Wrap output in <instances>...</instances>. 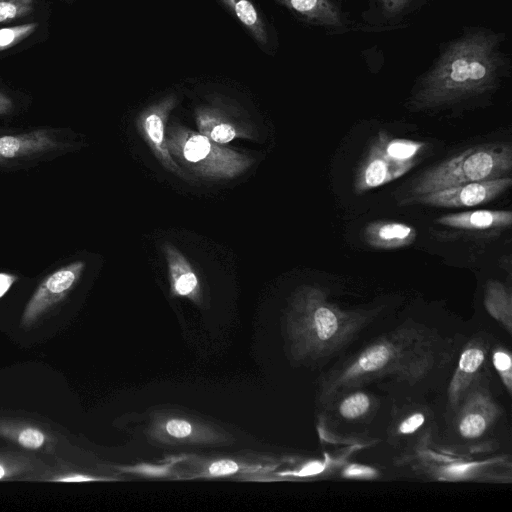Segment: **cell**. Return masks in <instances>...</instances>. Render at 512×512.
<instances>
[{"instance_id":"9c48e42d","label":"cell","mask_w":512,"mask_h":512,"mask_svg":"<svg viewBox=\"0 0 512 512\" xmlns=\"http://www.w3.org/2000/svg\"><path fill=\"white\" fill-rule=\"evenodd\" d=\"M414 166V161H400L389 156L379 134L367 156L361 163L355 178L358 193L379 187L405 174Z\"/></svg>"},{"instance_id":"277c9868","label":"cell","mask_w":512,"mask_h":512,"mask_svg":"<svg viewBox=\"0 0 512 512\" xmlns=\"http://www.w3.org/2000/svg\"><path fill=\"white\" fill-rule=\"evenodd\" d=\"M166 141L172 158L187 175L210 180L232 179L253 163L247 155L179 124L166 129Z\"/></svg>"},{"instance_id":"8fae6325","label":"cell","mask_w":512,"mask_h":512,"mask_svg":"<svg viewBox=\"0 0 512 512\" xmlns=\"http://www.w3.org/2000/svg\"><path fill=\"white\" fill-rule=\"evenodd\" d=\"M63 143L48 129H36L26 133H0V163L23 160L34 156L63 150Z\"/></svg>"},{"instance_id":"52a82bcc","label":"cell","mask_w":512,"mask_h":512,"mask_svg":"<svg viewBox=\"0 0 512 512\" xmlns=\"http://www.w3.org/2000/svg\"><path fill=\"white\" fill-rule=\"evenodd\" d=\"M510 176L465 183L436 190L423 195L405 198L402 204H422L436 207H472L497 198L511 187Z\"/></svg>"},{"instance_id":"d4e9b609","label":"cell","mask_w":512,"mask_h":512,"mask_svg":"<svg viewBox=\"0 0 512 512\" xmlns=\"http://www.w3.org/2000/svg\"><path fill=\"white\" fill-rule=\"evenodd\" d=\"M37 28V23H26L0 28V51L9 49L29 37Z\"/></svg>"},{"instance_id":"7402d4cb","label":"cell","mask_w":512,"mask_h":512,"mask_svg":"<svg viewBox=\"0 0 512 512\" xmlns=\"http://www.w3.org/2000/svg\"><path fill=\"white\" fill-rule=\"evenodd\" d=\"M382 143L385 152L392 158L400 161H412L424 147V144L406 139H388L382 134Z\"/></svg>"},{"instance_id":"9a60e30c","label":"cell","mask_w":512,"mask_h":512,"mask_svg":"<svg viewBox=\"0 0 512 512\" xmlns=\"http://www.w3.org/2000/svg\"><path fill=\"white\" fill-rule=\"evenodd\" d=\"M417 237L413 226L395 221H375L364 229L366 243L377 249H396L411 245Z\"/></svg>"},{"instance_id":"836d02e7","label":"cell","mask_w":512,"mask_h":512,"mask_svg":"<svg viewBox=\"0 0 512 512\" xmlns=\"http://www.w3.org/2000/svg\"><path fill=\"white\" fill-rule=\"evenodd\" d=\"M13 108L12 100L0 92V115L8 114Z\"/></svg>"},{"instance_id":"8992f818","label":"cell","mask_w":512,"mask_h":512,"mask_svg":"<svg viewBox=\"0 0 512 512\" xmlns=\"http://www.w3.org/2000/svg\"><path fill=\"white\" fill-rule=\"evenodd\" d=\"M84 268L83 261H74L44 278L23 310L21 327L31 328L63 302L80 280Z\"/></svg>"},{"instance_id":"ac0fdd59","label":"cell","mask_w":512,"mask_h":512,"mask_svg":"<svg viewBox=\"0 0 512 512\" xmlns=\"http://www.w3.org/2000/svg\"><path fill=\"white\" fill-rule=\"evenodd\" d=\"M48 470L38 458L15 451H0V480H37Z\"/></svg>"},{"instance_id":"e0dca14e","label":"cell","mask_w":512,"mask_h":512,"mask_svg":"<svg viewBox=\"0 0 512 512\" xmlns=\"http://www.w3.org/2000/svg\"><path fill=\"white\" fill-rule=\"evenodd\" d=\"M198 132L217 144H227L236 138L248 137L247 132L220 112L199 109L195 115Z\"/></svg>"},{"instance_id":"30bf717a","label":"cell","mask_w":512,"mask_h":512,"mask_svg":"<svg viewBox=\"0 0 512 512\" xmlns=\"http://www.w3.org/2000/svg\"><path fill=\"white\" fill-rule=\"evenodd\" d=\"M0 438L30 452L53 454L58 437L49 426L27 419L0 416Z\"/></svg>"},{"instance_id":"7c38bea8","label":"cell","mask_w":512,"mask_h":512,"mask_svg":"<svg viewBox=\"0 0 512 512\" xmlns=\"http://www.w3.org/2000/svg\"><path fill=\"white\" fill-rule=\"evenodd\" d=\"M167 263L170 291L173 296L184 297L193 303H202V290L199 278L188 259L173 245H163Z\"/></svg>"},{"instance_id":"ffe728a7","label":"cell","mask_w":512,"mask_h":512,"mask_svg":"<svg viewBox=\"0 0 512 512\" xmlns=\"http://www.w3.org/2000/svg\"><path fill=\"white\" fill-rule=\"evenodd\" d=\"M260 465L248 462H240L231 459H218L209 461H198L194 464L192 472L195 477H223L236 473L256 471Z\"/></svg>"},{"instance_id":"2e32d148","label":"cell","mask_w":512,"mask_h":512,"mask_svg":"<svg viewBox=\"0 0 512 512\" xmlns=\"http://www.w3.org/2000/svg\"><path fill=\"white\" fill-rule=\"evenodd\" d=\"M482 395L470 396L463 408L459 422V433L466 439H476L484 434L496 415V407Z\"/></svg>"},{"instance_id":"cb8c5ba5","label":"cell","mask_w":512,"mask_h":512,"mask_svg":"<svg viewBox=\"0 0 512 512\" xmlns=\"http://www.w3.org/2000/svg\"><path fill=\"white\" fill-rule=\"evenodd\" d=\"M38 481L75 483V482H98L110 481L111 478L92 475L74 470H62L49 472L48 470L37 478Z\"/></svg>"},{"instance_id":"d6986e66","label":"cell","mask_w":512,"mask_h":512,"mask_svg":"<svg viewBox=\"0 0 512 512\" xmlns=\"http://www.w3.org/2000/svg\"><path fill=\"white\" fill-rule=\"evenodd\" d=\"M485 307L487 311L499 321L511 324V293L510 290L501 282L491 280L487 283L485 289Z\"/></svg>"},{"instance_id":"6da1fadb","label":"cell","mask_w":512,"mask_h":512,"mask_svg":"<svg viewBox=\"0 0 512 512\" xmlns=\"http://www.w3.org/2000/svg\"><path fill=\"white\" fill-rule=\"evenodd\" d=\"M441 354L440 344L424 331L398 329L332 371L323 383V399L329 400L344 389L388 375L418 380L440 364Z\"/></svg>"},{"instance_id":"ba28073f","label":"cell","mask_w":512,"mask_h":512,"mask_svg":"<svg viewBox=\"0 0 512 512\" xmlns=\"http://www.w3.org/2000/svg\"><path fill=\"white\" fill-rule=\"evenodd\" d=\"M175 105L173 97L146 108L137 117V129L153 155L169 172L187 179L189 176L172 158L166 141L168 116Z\"/></svg>"},{"instance_id":"4dcf8cb0","label":"cell","mask_w":512,"mask_h":512,"mask_svg":"<svg viewBox=\"0 0 512 512\" xmlns=\"http://www.w3.org/2000/svg\"><path fill=\"white\" fill-rule=\"evenodd\" d=\"M18 280V276L11 273L0 272V298H2Z\"/></svg>"},{"instance_id":"44dd1931","label":"cell","mask_w":512,"mask_h":512,"mask_svg":"<svg viewBox=\"0 0 512 512\" xmlns=\"http://www.w3.org/2000/svg\"><path fill=\"white\" fill-rule=\"evenodd\" d=\"M239 21L247 27L254 37L265 41V30L263 22L255 6L250 0H222Z\"/></svg>"},{"instance_id":"d6a6232c","label":"cell","mask_w":512,"mask_h":512,"mask_svg":"<svg viewBox=\"0 0 512 512\" xmlns=\"http://www.w3.org/2000/svg\"><path fill=\"white\" fill-rule=\"evenodd\" d=\"M291 6L299 12H306L312 10L316 4L317 0H289Z\"/></svg>"},{"instance_id":"f546056e","label":"cell","mask_w":512,"mask_h":512,"mask_svg":"<svg viewBox=\"0 0 512 512\" xmlns=\"http://www.w3.org/2000/svg\"><path fill=\"white\" fill-rule=\"evenodd\" d=\"M375 474L376 472L373 469L356 464H352L344 471L345 476L355 478H370L375 476Z\"/></svg>"},{"instance_id":"4fadbf2b","label":"cell","mask_w":512,"mask_h":512,"mask_svg":"<svg viewBox=\"0 0 512 512\" xmlns=\"http://www.w3.org/2000/svg\"><path fill=\"white\" fill-rule=\"evenodd\" d=\"M436 223L464 231H488L509 228L512 213L509 210H475L451 213L438 217Z\"/></svg>"},{"instance_id":"5b68a950","label":"cell","mask_w":512,"mask_h":512,"mask_svg":"<svg viewBox=\"0 0 512 512\" xmlns=\"http://www.w3.org/2000/svg\"><path fill=\"white\" fill-rule=\"evenodd\" d=\"M146 435L162 445H228L234 442L231 434L200 418L174 412L151 414Z\"/></svg>"},{"instance_id":"5bb4252c","label":"cell","mask_w":512,"mask_h":512,"mask_svg":"<svg viewBox=\"0 0 512 512\" xmlns=\"http://www.w3.org/2000/svg\"><path fill=\"white\" fill-rule=\"evenodd\" d=\"M486 351L487 346L480 339H474L462 351L449 387V398L452 404L457 405L472 384L485 361Z\"/></svg>"},{"instance_id":"484cf974","label":"cell","mask_w":512,"mask_h":512,"mask_svg":"<svg viewBox=\"0 0 512 512\" xmlns=\"http://www.w3.org/2000/svg\"><path fill=\"white\" fill-rule=\"evenodd\" d=\"M35 0H0V23L27 16L33 11Z\"/></svg>"},{"instance_id":"3957f363","label":"cell","mask_w":512,"mask_h":512,"mask_svg":"<svg viewBox=\"0 0 512 512\" xmlns=\"http://www.w3.org/2000/svg\"><path fill=\"white\" fill-rule=\"evenodd\" d=\"M512 148L509 143H487L470 147L420 174L411 184V198L465 183L509 176Z\"/></svg>"},{"instance_id":"1f68e13d","label":"cell","mask_w":512,"mask_h":512,"mask_svg":"<svg viewBox=\"0 0 512 512\" xmlns=\"http://www.w3.org/2000/svg\"><path fill=\"white\" fill-rule=\"evenodd\" d=\"M486 75V68L479 62L469 63V79L480 80Z\"/></svg>"},{"instance_id":"7a4b0ae2","label":"cell","mask_w":512,"mask_h":512,"mask_svg":"<svg viewBox=\"0 0 512 512\" xmlns=\"http://www.w3.org/2000/svg\"><path fill=\"white\" fill-rule=\"evenodd\" d=\"M377 311L343 310L326 292L303 286L293 295L286 313V334L296 361L329 357L347 344Z\"/></svg>"},{"instance_id":"83f0119b","label":"cell","mask_w":512,"mask_h":512,"mask_svg":"<svg viewBox=\"0 0 512 512\" xmlns=\"http://www.w3.org/2000/svg\"><path fill=\"white\" fill-rule=\"evenodd\" d=\"M425 421V416L421 413H415L405 418L398 427L401 434H411L415 432Z\"/></svg>"},{"instance_id":"4316f807","label":"cell","mask_w":512,"mask_h":512,"mask_svg":"<svg viewBox=\"0 0 512 512\" xmlns=\"http://www.w3.org/2000/svg\"><path fill=\"white\" fill-rule=\"evenodd\" d=\"M493 364L507 386L508 391H510L512 368L510 354L502 350L496 351L493 354Z\"/></svg>"},{"instance_id":"603a6c76","label":"cell","mask_w":512,"mask_h":512,"mask_svg":"<svg viewBox=\"0 0 512 512\" xmlns=\"http://www.w3.org/2000/svg\"><path fill=\"white\" fill-rule=\"evenodd\" d=\"M371 407L370 397L363 392L351 393L339 404V413L346 419H357L365 415Z\"/></svg>"},{"instance_id":"f1b7e54d","label":"cell","mask_w":512,"mask_h":512,"mask_svg":"<svg viewBox=\"0 0 512 512\" xmlns=\"http://www.w3.org/2000/svg\"><path fill=\"white\" fill-rule=\"evenodd\" d=\"M450 78L454 82L463 83L469 79V63L464 59H457L452 63Z\"/></svg>"}]
</instances>
